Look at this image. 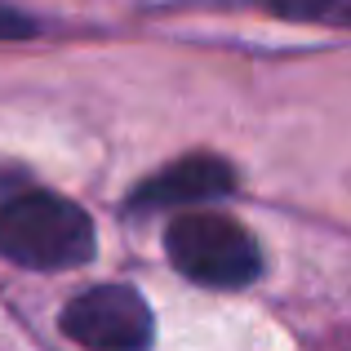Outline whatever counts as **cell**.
Instances as JSON below:
<instances>
[{"label": "cell", "instance_id": "cell-1", "mask_svg": "<svg viewBox=\"0 0 351 351\" xmlns=\"http://www.w3.org/2000/svg\"><path fill=\"white\" fill-rule=\"evenodd\" d=\"M0 254L32 271H62L94 258V223L49 191H23L0 205Z\"/></svg>", "mask_w": 351, "mask_h": 351}, {"label": "cell", "instance_id": "cell-2", "mask_svg": "<svg viewBox=\"0 0 351 351\" xmlns=\"http://www.w3.org/2000/svg\"><path fill=\"white\" fill-rule=\"evenodd\" d=\"M165 254L187 280L209 285V289H240L263 271L254 236L236 218L205 214V209L173 218L165 232Z\"/></svg>", "mask_w": 351, "mask_h": 351}, {"label": "cell", "instance_id": "cell-3", "mask_svg": "<svg viewBox=\"0 0 351 351\" xmlns=\"http://www.w3.org/2000/svg\"><path fill=\"white\" fill-rule=\"evenodd\" d=\"M62 334L85 351H147L156 338L152 307L129 285H94L62 307Z\"/></svg>", "mask_w": 351, "mask_h": 351}, {"label": "cell", "instance_id": "cell-4", "mask_svg": "<svg viewBox=\"0 0 351 351\" xmlns=\"http://www.w3.org/2000/svg\"><path fill=\"white\" fill-rule=\"evenodd\" d=\"M232 187H236V173L227 160H218V156H187V160H173L169 169L152 173L134 191L129 205L134 209H182V205H200V200H218Z\"/></svg>", "mask_w": 351, "mask_h": 351}, {"label": "cell", "instance_id": "cell-5", "mask_svg": "<svg viewBox=\"0 0 351 351\" xmlns=\"http://www.w3.org/2000/svg\"><path fill=\"white\" fill-rule=\"evenodd\" d=\"M338 0H271V9L280 18H320V14H329Z\"/></svg>", "mask_w": 351, "mask_h": 351}, {"label": "cell", "instance_id": "cell-6", "mask_svg": "<svg viewBox=\"0 0 351 351\" xmlns=\"http://www.w3.org/2000/svg\"><path fill=\"white\" fill-rule=\"evenodd\" d=\"M32 32H36L32 18H23V14H14L9 5H0V40H27Z\"/></svg>", "mask_w": 351, "mask_h": 351}, {"label": "cell", "instance_id": "cell-7", "mask_svg": "<svg viewBox=\"0 0 351 351\" xmlns=\"http://www.w3.org/2000/svg\"><path fill=\"white\" fill-rule=\"evenodd\" d=\"M338 18H343V23H351V0H347L343 9H338Z\"/></svg>", "mask_w": 351, "mask_h": 351}]
</instances>
